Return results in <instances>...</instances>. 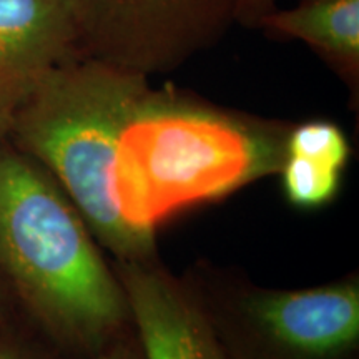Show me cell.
<instances>
[{
  "mask_svg": "<svg viewBox=\"0 0 359 359\" xmlns=\"http://www.w3.org/2000/svg\"><path fill=\"white\" fill-rule=\"evenodd\" d=\"M288 130L147 85L116 138V212L155 243L163 219L280 172Z\"/></svg>",
  "mask_w": 359,
  "mask_h": 359,
  "instance_id": "6da1fadb",
  "label": "cell"
},
{
  "mask_svg": "<svg viewBox=\"0 0 359 359\" xmlns=\"http://www.w3.org/2000/svg\"><path fill=\"white\" fill-rule=\"evenodd\" d=\"M92 236L42 165L0 148V269L58 341L95 358L130 313Z\"/></svg>",
  "mask_w": 359,
  "mask_h": 359,
  "instance_id": "7a4b0ae2",
  "label": "cell"
},
{
  "mask_svg": "<svg viewBox=\"0 0 359 359\" xmlns=\"http://www.w3.org/2000/svg\"><path fill=\"white\" fill-rule=\"evenodd\" d=\"M147 85L143 74L74 58L27 88L8 128L65 191L92 235L123 262H143L154 251L120 218L110 188L118 132Z\"/></svg>",
  "mask_w": 359,
  "mask_h": 359,
  "instance_id": "3957f363",
  "label": "cell"
},
{
  "mask_svg": "<svg viewBox=\"0 0 359 359\" xmlns=\"http://www.w3.org/2000/svg\"><path fill=\"white\" fill-rule=\"evenodd\" d=\"M80 55L137 74L167 72L218 42L236 0H72Z\"/></svg>",
  "mask_w": 359,
  "mask_h": 359,
  "instance_id": "277c9868",
  "label": "cell"
},
{
  "mask_svg": "<svg viewBox=\"0 0 359 359\" xmlns=\"http://www.w3.org/2000/svg\"><path fill=\"white\" fill-rule=\"evenodd\" d=\"M243 339L235 359H348L359 341L356 281L245 298Z\"/></svg>",
  "mask_w": 359,
  "mask_h": 359,
  "instance_id": "5b68a950",
  "label": "cell"
},
{
  "mask_svg": "<svg viewBox=\"0 0 359 359\" xmlns=\"http://www.w3.org/2000/svg\"><path fill=\"white\" fill-rule=\"evenodd\" d=\"M122 290L142 359H228L212 323L165 273L125 262Z\"/></svg>",
  "mask_w": 359,
  "mask_h": 359,
  "instance_id": "8992f818",
  "label": "cell"
},
{
  "mask_svg": "<svg viewBox=\"0 0 359 359\" xmlns=\"http://www.w3.org/2000/svg\"><path fill=\"white\" fill-rule=\"evenodd\" d=\"M74 58L82 55L72 0H0V79L27 90Z\"/></svg>",
  "mask_w": 359,
  "mask_h": 359,
  "instance_id": "52a82bcc",
  "label": "cell"
},
{
  "mask_svg": "<svg viewBox=\"0 0 359 359\" xmlns=\"http://www.w3.org/2000/svg\"><path fill=\"white\" fill-rule=\"evenodd\" d=\"M258 27L302 40L349 82L358 80L359 0H302L266 13Z\"/></svg>",
  "mask_w": 359,
  "mask_h": 359,
  "instance_id": "ba28073f",
  "label": "cell"
},
{
  "mask_svg": "<svg viewBox=\"0 0 359 359\" xmlns=\"http://www.w3.org/2000/svg\"><path fill=\"white\" fill-rule=\"evenodd\" d=\"M278 173H281L286 200L303 210L320 208L333 201L343 177V172L294 155H285Z\"/></svg>",
  "mask_w": 359,
  "mask_h": 359,
  "instance_id": "9c48e42d",
  "label": "cell"
},
{
  "mask_svg": "<svg viewBox=\"0 0 359 359\" xmlns=\"http://www.w3.org/2000/svg\"><path fill=\"white\" fill-rule=\"evenodd\" d=\"M349 154L348 138L338 125L327 120H313L288 130L285 155L302 156L343 172Z\"/></svg>",
  "mask_w": 359,
  "mask_h": 359,
  "instance_id": "30bf717a",
  "label": "cell"
},
{
  "mask_svg": "<svg viewBox=\"0 0 359 359\" xmlns=\"http://www.w3.org/2000/svg\"><path fill=\"white\" fill-rule=\"evenodd\" d=\"M276 8V0H236L233 22L243 27H258L266 13Z\"/></svg>",
  "mask_w": 359,
  "mask_h": 359,
  "instance_id": "8fae6325",
  "label": "cell"
},
{
  "mask_svg": "<svg viewBox=\"0 0 359 359\" xmlns=\"http://www.w3.org/2000/svg\"><path fill=\"white\" fill-rule=\"evenodd\" d=\"M27 90L0 79V135L8 132L13 114Z\"/></svg>",
  "mask_w": 359,
  "mask_h": 359,
  "instance_id": "7c38bea8",
  "label": "cell"
},
{
  "mask_svg": "<svg viewBox=\"0 0 359 359\" xmlns=\"http://www.w3.org/2000/svg\"><path fill=\"white\" fill-rule=\"evenodd\" d=\"M92 359H142L140 349L132 346L125 341L115 339L110 346H107L100 354Z\"/></svg>",
  "mask_w": 359,
  "mask_h": 359,
  "instance_id": "4fadbf2b",
  "label": "cell"
},
{
  "mask_svg": "<svg viewBox=\"0 0 359 359\" xmlns=\"http://www.w3.org/2000/svg\"><path fill=\"white\" fill-rule=\"evenodd\" d=\"M0 359H27V356L20 351V348L15 346V344L2 341V343H0Z\"/></svg>",
  "mask_w": 359,
  "mask_h": 359,
  "instance_id": "5bb4252c",
  "label": "cell"
}]
</instances>
